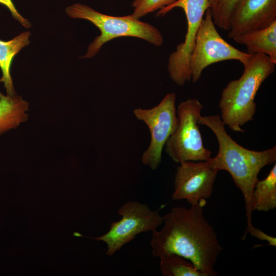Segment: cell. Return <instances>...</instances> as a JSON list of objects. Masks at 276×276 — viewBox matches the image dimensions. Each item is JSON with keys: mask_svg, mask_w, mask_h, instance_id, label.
Returning a JSON list of instances; mask_svg holds the SVG:
<instances>
[{"mask_svg": "<svg viewBox=\"0 0 276 276\" xmlns=\"http://www.w3.org/2000/svg\"><path fill=\"white\" fill-rule=\"evenodd\" d=\"M233 39L246 45L247 53L264 54L276 64V21L267 27L244 32Z\"/></svg>", "mask_w": 276, "mask_h": 276, "instance_id": "cell-12", "label": "cell"}, {"mask_svg": "<svg viewBox=\"0 0 276 276\" xmlns=\"http://www.w3.org/2000/svg\"><path fill=\"white\" fill-rule=\"evenodd\" d=\"M65 12L73 18L89 21L100 31L101 34L89 44L86 53L82 58L95 56L104 43L117 37H137L156 46H160L164 41L161 33L156 28L140 21L131 14L124 16L108 15L79 3L67 7Z\"/></svg>", "mask_w": 276, "mask_h": 276, "instance_id": "cell-4", "label": "cell"}, {"mask_svg": "<svg viewBox=\"0 0 276 276\" xmlns=\"http://www.w3.org/2000/svg\"><path fill=\"white\" fill-rule=\"evenodd\" d=\"M249 233L252 236L260 240H264L268 242L269 245L276 246V238L267 235L259 228L252 225L245 229V233L243 237L244 239L247 233Z\"/></svg>", "mask_w": 276, "mask_h": 276, "instance_id": "cell-19", "label": "cell"}, {"mask_svg": "<svg viewBox=\"0 0 276 276\" xmlns=\"http://www.w3.org/2000/svg\"><path fill=\"white\" fill-rule=\"evenodd\" d=\"M217 171L205 161L184 162L177 167L174 178V200L185 199L191 205L212 195Z\"/></svg>", "mask_w": 276, "mask_h": 276, "instance_id": "cell-10", "label": "cell"}, {"mask_svg": "<svg viewBox=\"0 0 276 276\" xmlns=\"http://www.w3.org/2000/svg\"><path fill=\"white\" fill-rule=\"evenodd\" d=\"M252 56L235 48L221 37L216 30L209 8L202 20L189 58L191 80L194 83L197 82L203 70L212 64L235 60L243 64Z\"/></svg>", "mask_w": 276, "mask_h": 276, "instance_id": "cell-6", "label": "cell"}, {"mask_svg": "<svg viewBox=\"0 0 276 276\" xmlns=\"http://www.w3.org/2000/svg\"><path fill=\"white\" fill-rule=\"evenodd\" d=\"M29 103L20 96H0V135L17 127L28 119Z\"/></svg>", "mask_w": 276, "mask_h": 276, "instance_id": "cell-14", "label": "cell"}, {"mask_svg": "<svg viewBox=\"0 0 276 276\" xmlns=\"http://www.w3.org/2000/svg\"><path fill=\"white\" fill-rule=\"evenodd\" d=\"M276 208V164L263 180L256 182L252 194V209L268 212Z\"/></svg>", "mask_w": 276, "mask_h": 276, "instance_id": "cell-15", "label": "cell"}, {"mask_svg": "<svg viewBox=\"0 0 276 276\" xmlns=\"http://www.w3.org/2000/svg\"><path fill=\"white\" fill-rule=\"evenodd\" d=\"M118 213L121 219L112 222L106 233L97 237H89L105 243L106 255L108 256H113L136 235L156 229L163 222V216L158 211H152L147 204L137 201L126 202Z\"/></svg>", "mask_w": 276, "mask_h": 276, "instance_id": "cell-7", "label": "cell"}, {"mask_svg": "<svg viewBox=\"0 0 276 276\" xmlns=\"http://www.w3.org/2000/svg\"><path fill=\"white\" fill-rule=\"evenodd\" d=\"M175 8H181L186 16L187 30L183 42L179 44L169 57L168 71L172 81L182 86L191 80L189 61L196 36L205 12L209 8L208 0H178L158 10L157 16H164Z\"/></svg>", "mask_w": 276, "mask_h": 276, "instance_id": "cell-9", "label": "cell"}, {"mask_svg": "<svg viewBox=\"0 0 276 276\" xmlns=\"http://www.w3.org/2000/svg\"><path fill=\"white\" fill-rule=\"evenodd\" d=\"M30 32L25 31L9 41L0 39V82L4 83L7 95H16L11 76V64L16 55L30 43Z\"/></svg>", "mask_w": 276, "mask_h": 276, "instance_id": "cell-13", "label": "cell"}, {"mask_svg": "<svg viewBox=\"0 0 276 276\" xmlns=\"http://www.w3.org/2000/svg\"><path fill=\"white\" fill-rule=\"evenodd\" d=\"M243 66L242 76L227 84L219 103L223 123L236 132H244L241 127L253 120L255 96L263 82L274 72L275 63L267 55L259 53L253 55Z\"/></svg>", "mask_w": 276, "mask_h": 276, "instance_id": "cell-3", "label": "cell"}, {"mask_svg": "<svg viewBox=\"0 0 276 276\" xmlns=\"http://www.w3.org/2000/svg\"><path fill=\"white\" fill-rule=\"evenodd\" d=\"M198 123L208 127L218 140L217 154L205 162L212 169L228 172L242 192L247 228L252 225V194L259 173L265 166L275 163L276 147L263 151L251 150L243 147L227 134L219 115L200 116Z\"/></svg>", "mask_w": 276, "mask_h": 276, "instance_id": "cell-2", "label": "cell"}, {"mask_svg": "<svg viewBox=\"0 0 276 276\" xmlns=\"http://www.w3.org/2000/svg\"><path fill=\"white\" fill-rule=\"evenodd\" d=\"M160 270L163 276H205L189 260L170 254L159 258Z\"/></svg>", "mask_w": 276, "mask_h": 276, "instance_id": "cell-16", "label": "cell"}, {"mask_svg": "<svg viewBox=\"0 0 276 276\" xmlns=\"http://www.w3.org/2000/svg\"><path fill=\"white\" fill-rule=\"evenodd\" d=\"M204 199L190 208L174 207L163 216L161 229L152 232L150 245L155 258L170 254L191 262L205 276H215L222 250L217 235L203 215Z\"/></svg>", "mask_w": 276, "mask_h": 276, "instance_id": "cell-1", "label": "cell"}, {"mask_svg": "<svg viewBox=\"0 0 276 276\" xmlns=\"http://www.w3.org/2000/svg\"><path fill=\"white\" fill-rule=\"evenodd\" d=\"M176 99L175 94L170 93L153 107L137 108L133 111L135 117L144 122L149 129L150 141L142 155L141 161L152 170L156 169L160 164L166 142L177 126Z\"/></svg>", "mask_w": 276, "mask_h": 276, "instance_id": "cell-8", "label": "cell"}, {"mask_svg": "<svg viewBox=\"0 0 276 276\" xmlns=\"http://www.w3.org/2000/svg\"><path fill=\"white\" fill-rule=\"evenodd\" d=\"M214 24L228 31L233 13L240 0H208Z\"/></svg>", "mask_w": 276, "mask_h": 276, "instance_id": "cell-17", "label": "cell"}, {"mask_svg": "<svg viewBox=\"0 0 276 276\" xmlns=\"http://www.w3.org/2000/svg\"><path fill=\"white\" fill-rule=\"evenodd\" d=\"M203 105L197 99L181 102L176 109L178 123L165 145V150L174 162L206 161L211 151L203 145L198 120Z\"/></svg>", "mask_w": 276, "mask_h": 276, "instance_id": "cell-5", "label": "cell"}, {"mask_svg": "<svg viewBox=\"0 0 276 276\" xmlns=\"http://www.w3.org/2000/svg\"><path fill=\"white\" fill-rule=\"evenodd\" d=\"M0 4L6 7L11 12L13 18L17 20L25 28H29L31 23L27 19L23 17L17 11L12 0H0Z\"/></svg>", "mask_w": 276, "mask_h": 276, "instance_id": "cell-20", "label": "cell"}, {"mask_svg": "<svg viewBox=\"0 0 276 276\" xmlns=\"http://www.w3.org/2000/svg\"><path fill=\"white\" fill-rule=\"evenodd\" d=\"M276 21V0H240L233 14L228 37L262 29Z\"/></svg>", "mask_w": 276, "mask_h": 276, "instance_id": "cell-11", "label": "cell"}, {"mask_svg": "<svg viewBox=\"0 0 276 276\" xmlns=\"http://www.w3.org/2000/svg\"><path fill=\"white\" fill-rule=\"evenodd\" d=\"M2 94L0 92V96L2 95Z\"/></svg>", "mask_w": 276, "mask_h": 276, "instance_id": "cell-21", "label": "cell"}, {"mask_svg": "<svg viewBox=\"0 0 276 276\" xmlns=\"http://www.w3.org/2000/svg\"><path fill=\"white\" fill-rule=\"evenodd\" d=\"M178 0H133L131 6L133 12L131 15L139 19L153 12L172 5Z\"/></svg>", "mask_w": 276, "mask_h": 276, "instance_id": "cell-18", "label": "cell"}]
</instances>
